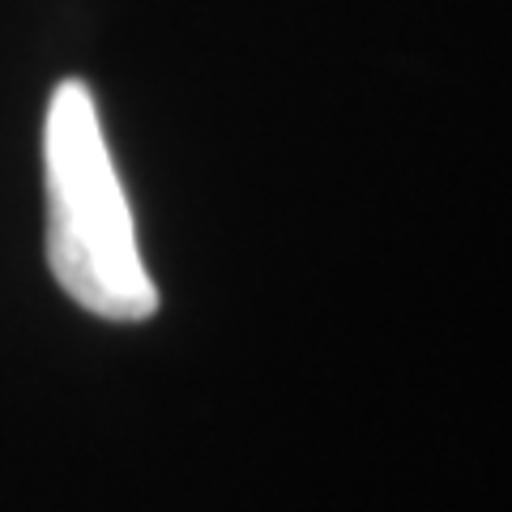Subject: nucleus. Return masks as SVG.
<instances>
[{
    "mask_svg": "<svg viewBox=\"0 0 512 512\" xmlns=\"http://www.w3.org/2000/svg\"><path fill=\"white\" fill-rule=\"evenodd\" d=\"M47 265L60 291L103 320H150L158 286L86 82L64 77L43 120Z\"/></svg>",
    "mask_w": 512,
    "mask_h": 512,
    "instance_id": "obj_1",
    "label": "nucleus"
}]
</instances>
